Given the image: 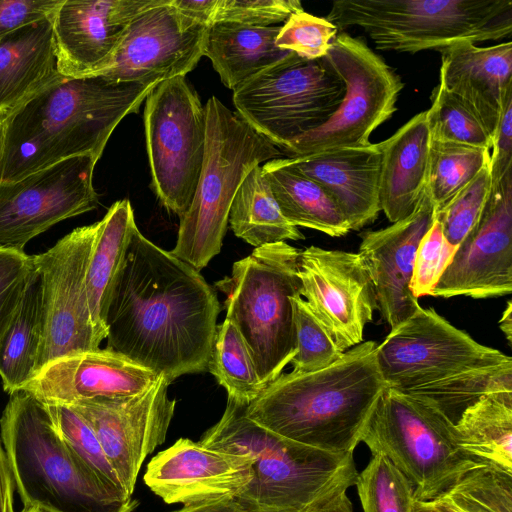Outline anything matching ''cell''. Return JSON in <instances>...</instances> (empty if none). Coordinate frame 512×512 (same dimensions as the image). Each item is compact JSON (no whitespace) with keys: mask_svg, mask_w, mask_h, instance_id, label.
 <instances>
[{"mask_svg":"<svg viewBox=\"0 0 512 512\" xmlns=\"http://www.w3.org/2000/svg\"><path fill=\"white\" fill-rule=\"evenodd\" d=\"M219 313L200 272L136 225L106 313L107 348L172 383L207 370Z\"/></svg>","mask_w":512,"mask_h":512,"instance_id":"cell-1","label":"cell"},{"mask_svg":"<svg viewBox=\"0 0 512 512\" xmlns=\"http://www.w3.org/2000/svg\"><path fill=\"white\" fill-rule=\"evenodd\" d=\"M155 86L59 75L6 118L0 184L75 156L100 159L120 121Z\"/></svg>","mask_w":512,"mask_h":512,"instance_id":"cell-2","label":"cell"},{"mask_svg":"<svg viewBox=\"0 0 512 512\" xmlns=\"http://www.w3.org/2000/svg\"><path fill=\"white\" fill-rule=\"evenodd\" d=\"M377 347L375 341H363L326 368L281 374L247 405V417L288 440L353 453L387 388Z\"/></svg>","mask_w":512,"mask_h":512,"instance_id":"cell-3","label":"cell"},{"mask_svg":"<svg viewBox=\"0 0 512 512\" xmlns=\"http://www.w3.org/2000/svg\"><path fill=\"white\" fill-rule=\"evenodd\" d=\"M247 405L228 397L222 417L199 441L252 458L251 479L235 499L246 512H307L338 488L355 485L353 453L276 435L247 417Z\"/></svg>","mask_w":512,"mask_h":512,"instance_id":"cell-4","label":"cell"},{"mask_svg":"<svg viewBox=\"0 0 512 512\" xmlns=\"http://www.w3.org/2000/svg\"><path fill=\"white\" fill-rule=\"evenodd\" d=\"M1 438L24 508L46 512H133L138 501L108 490L70 451L43 402L10 394Z\"/></svg>","mask_w":512,"mask_h":512,"instance_id":"cell-5","label":"cell"},{"mask_svg":"<svg viewBox=\"0 0 512 512\" xmlns=\"http://www.w3.org/2000/svg\"><path fill=\"white\" fill-rule=\"evenodd\" d=\"M205 113L206 146L200 178L170 251L197 271L220 253L231 204L246 175L283 154L217 97L208 99Z\"/></svg>","mask_w":512,"mask_h":512,"instance_id":"cell-6","label":"cell"},{"mask_svg":"<svg viewBox=\"0 0 512 512\" xmlns=\"http://www.w3.org/2000/svg\"><path fill=\"white\" fill-rule=\"evenodd\" d=\"M325 19L338 32L363 29L377 49L414 54L510 37L512 1L338 0Z\"/></svg>","mask_w":512,"mask_h":512,"instance_id":"cell-7","label":"cell"},{"mask_svg":"<svg viewBox=\"0 0 512 512\" xmlns=\"http://www.w3.org/2000/svg\"><path fill=\"white\" fill-rule=\"evenodd\" d=\"M299 254L286 242L257 247L215 283L225 295L226 319L244 338L265 387L296 354L292 298L301 289Z\"/></svg>","mask_w":512,"mask_h":512,"instance_id":"cell-8","label":"cell"},{"mask_svg":"<svg viewBox=\"0 0 512 512\" xmlns=\"http://www.w3.org/2000/svg\"><path fill=\"white\" fill-rule=\"evenodd\" d=\"M406 477L414 498L435 500L467 471L484 463L458 444L454 425L422 400L387 387L360 438Z\"/></svg>","mask_w":512,"mask_h":512,"instance_id":"cell-9","label":"cell"},{"mask_svg":"<svg viewBox=\"0 0 512 512\" xmlns=\"http://www.w3.org/2000/svg\"><path fill=\"white\" fill-rule=\"evenodd\" d=\"M345 93L343 80L325 57L290 53L233 90L237 114L282 151L323 125Z\"/></svg>","mask_w":512,"mask_h":512,"instance_id":"cell-10","label":"cell"},{"mask_svg":"<svg viewBox=\"0 0 512 512\" xmlns=\"http://www.w3.org/2000/svg\"><path fill=\"white\" fill-rule=\"evenodd\" d=\"M144 130L152 188L169 211H187L202 170L206 113L184 76L157 84L147 95Z\"/></svg>","mask_w":512,"mask_h":512,"instance_id":"cell-11","label":"cell"},{"mask_svg":"<svg viewBox=\"0 0 512 512\" xmlns=\"http://www.w3.org/2000/svg\"><path fill=\"white\" fill-rule=\"evenodd\" d=\"M324 57L344 82L343 99L323 125L283 150L287 157L367 145L372 132L396 111L404 84L364 41L342 32Z\"/></svg>","mask_w":512,"mask_h":512,"instance_id":"cell-12","label":"cell"},{"mask_svg":"<svg viewBox=\"0 0 512 512\" xmlns=\"http://www.w3.org/2000/svg\"><path fill=\"white\" fill-rule=\"evenodd\" d=\"M99 221L77 227L47 251L32 255L42 285V341L37 373L51 361L96 350L102 342L93 327L86 271Z\"/></svg>","mask_w":512,"mask_h":512,"instance_id":"cell-13","label":"cell"},{"mask_svg":"<svg viewBox=\"0 0 512 512\" xmlns=\"http://www.w3.org/2000/svg\"><path fill=\"white\" fill-rule=\"evenodd\" d=\"M512 359L478 343L433 308H420L391 328L377 347V362L387 387L409 389Z\"/></svg>","mask_w":512,"mask_h":512,"instance_id":"cell-14","label":"cell"},{"mask_svg":"<svg viewBox=\"0 0 512 512\" xmlns=\"http://www.w3.org/2000/svg\"><path fill=\"white\" fill-rule=\"evenodd\" d=\"M98 160L75 156L0 184V246L24 252L31 239L53 225L96 209Z\"/></svg>","mask_w":512,"mask_h":512,"instance_id":"cell-15","label":"cell"},{"mask_svg":"<svg viewBox=\"0 0 512 512\" xmlns=\"http://www.w3.org/2000/svg\"><path fill=\"white\" fill-rule=\"evenodd\" d=\"M300 295L342 352L363 342L378 309L367 267L358 253L310 246L300 251Z\"/></svg>","mask_w":512,"mask_h":512,"instance_id":"cell-16","label":"cell"},{"mask_svg":"<svg viewBox=\"0 0 512 512\" xmlns=\"http://www.w3.org/2000/svg\"><path fill=\"white\" fill-rule=\"evenodd\" d=\"M170 384L159 376L152 386L132 397L71 405L92 427L130 497L145 458L165 442L176 405L168 396Z\"/></svg>","mask_w":512,"mask_h":512,"instance_id":"cell-17","label":"cell"},{"mask_svg":"<svg viewBox=\"0 0 512 512\" xmlns=\"http://www.w3.org/2000/svg\"><path fill=\"white\" fill-rule=\"evenodd\" d=\"M208 27L164 0L132 20L112 65L99 76L144 85L185 77L204 54Z\"/></svg>","mask_w":512,"mask_h":512,"instance_id":"cell-18","label":"cell"},{"mask_svg":"<svg viewBox=\"0 0 512 512\" xmlns=\"http://www.w3.org/2000/svg\"><path fill=\"white\" fill-rule=\"evenodd\" d=\"M512 292V170L492 182L485 208L457 246L432 296L486 299Z\"/></svg>","mask_w":512,"mask_h":512,"instance_id":"cell-19","label":"cell"},{"mask_svg":"<svg viewBox=\"0 0 512 512\" xmlns=\"http://www.w3.org/2000/svg\"><path fill=\"white\" fill-rule=\"evenodd\" d=\"M164 0H62L51 15L58 72L99 76L113 63L132 20Z\"/></svg>","mask_w":512,"mask_h":512,"instance_id":"cell-20","label":"cell"},{"mask_svg":"<svg viewBox=\"0 0 512 512\" xmlns=\"http://www.w3.org/2000/svg\"><path fill=\"white\" fill-rule=\"evenodd\" d=\"M251 465L249 456L180 438L151 459L144 482L168 504L235 500L251 479Z\"/></svg>","mask_w":512,"mask_h":512,"instance_id":"cell-21","label":"cell"},{"mask_svg":"<svg viewBox=\"0 0 512 512\" xmlns=\"http://www.w3.org/2000/svg\"><path fill=\"white\" fill-rule=\"evenodd\" d=\"M159 376L112 349L70 354L43 366L21 387L45 404L72 405L138 395Z\"/></svg>","mask_w":512,"mask_h":512,"instance_id":"cell-22","label":"cell"},{"mask_svg":"<svg viewBox=\"0 0 512 512\" xmlns=\"http://www.w3.org/2000/svg\"><path fill=\"white\" fill-rule=\"evenodd\" d=\"M434 219L435 208L426 189L407 218L386 228L361 233L358 254L370 274L378 310L391 328L420 308L410 283L418 246Z\"/></svg>","mask_w":512,"mask_h":512,"instance_id":"cell-23","label":"cell"},{"mask_svg":"<svg viewBox=\"0 0 512 512\" xmlns=\"http://www.w3.org/2000/svg\"><path fill=\"white\" fill-rule=\"evenodd\" d=\"M287 158L299 172L324 188L351 230L377 219L381 211L379 143Z\"/></svg>","mask_w":512,"mask_h":512,"instance_id":"cell-24","label":"cell"},{"mask_svg":"<svg viewBox=\"0 0 512 512\" xmlns=\"http://www.w3.org/2000/svg\"><path fill=\"white\" fill-rule=\"evenodd\" d=\"M439 83L458 97L493 139L512 93V43L479 47L461 42L440 51Z\"/></svg>","mask_w":512,"mask_h":512,"instance_id":"cell-25","label":"cell"},{"mask_svg":"<svg viewBox=\"0 0 512 512\" xmlns=\"http://www.w3.org/2000/svg\"><path fill=\"white\" fill-rule=\"evenodd\" d=\"M431 138L425 111L379 143L380 206L392 223L411 215L427 187Z\"/></svg>","mask_w":512,"mask_h":512,"instance_id":"cell-26","label":"cell"},{"mask_svg":"<svg viewBox=\"0 0 512 512\" xmlns=\"http://www.w3.org/2000/svg\"><path fill=\"white\" fill-rule=\"evenodd\" d=\"M59 75L51 16L12 31L0 40V114L8 117Z\"/></svg>","mask_w":512,"mask_h":512,"instance_id":"cell-27","label":"cell"},{"mask_svg":"<svg viewBox=\"0 0 512 512\" xmlns=\"http://www.w3.org/2000/svg\"><path fill=\"white\" fill-rule=\"evenodd\" d=\"M280 29L214 22L207 30L203 56L210 59L221 82L234 90L291 53L276 46Z\"/></svg>","mask_w":512,"mask_h":512,"instance_id":"cell-28","label":"cell"},{"mask_svg":"<svg viewBox=\"0 0 512 512\" xmlns=\"http://www.w3.org/2000/svg\"><path fill=\"white\" fill-rule=\"evenodd\" d=\"M135 226L128 199L115 202L99 221L86 271V292L91 321L101 341L107 337L105 318L110 297Z\"/></svg>","mask_w":512,"mask_h":512,"instance_id":"cell-29","label":"cell"},{"mask_svg":"<svg viewBox=\"0 0 512 512\" xmlns=\"http://www.w3.org/2000/svg\"><path fill=\"white\" fill-rule=\"evenodd\" d=\"M262 172L285 219L292 225L346 235L350 226L330 195L317 182L299 172L287 157L267 161Z\"/></svg>","mask_w":512,"mask_h":512,"instance_id":"cell-30","label":"cell"},{"mask_svg":"<svg viewBox=\"0 0 512 512\" xmlns=\"http://www.w3.org/2000/svg\"><path fill=\"white\" fill-rule=\"evenodd\" d=\"M42 341V285L34 266L0 344V378L9 395L35 374Z\"/></svg>","mask_w":512,"mask_h":512,"instance_id":"cell-31","label":"cell"},{"mask_svg":"<svg viewBox=\"0 0 512 512\" xmlns=\"http://www.w3.org/2000/svg\"><path fill=\"white\" fill-rule=\"evenodd\" d=\"M454 431L468 455L512 472V391L481 398L465 410Z\"/></svg>","mask_w":512,"mask_h":512,"instance_id":"cell-32","label":"cell"},{"mask_svg":"<svg viewBox=\"0 0 512 512\" xmlns=\"http://www.w3.org/2000/svg\"><path fill=\"white\" fill-rule=\"evenodd\" d=\"M228 223L235 236L255 248L304 239L298 227L282 215L260 165L255 166L238 187Z\"/></svg>","mask_w":512,"mask_h":512,"instance_id":"cell-33","label":"cell"},{"mask_svg":"<svg viewBox=\"0 0 512 512\" xmlns=\"http://www.w3.org/2000/svg\"><path fill=\"white\" fill-rule=\"evenodd\" d=\"M503 391H512V359L401 392L432 406L455 425L481 398Z\"/></svg>","mask_w":512,"mask_h":512,"instance_id":"cell-34","label":"cell"},{"mask_svg":"<svg viewBox=\"0 0 512 512\" xmlns=\"http://www.w3.org/2000/svg\"><path fill=\"white\" fill-rule=\"evenodd\" d=\"M207 370L226 389L228 397L242 403L249 404L265 388L244 338L226 318L217 325Z\"/></svg>","mask_w":512,"mask_h":512,"instance_id":"cell-35","label":"cell"},{"mask_svg":"<svg viewBox=\"0 0 512 512\" xmlns=\"http://www.w3.org/2000/svg\"><path fill=\"white\" fill-rule=\"evenodd\" d=\"M490 161V151L467 145L432 141L427 192L435 211L445 206Z\"/></svg>","mask_w":512,"mask_h":512,"instance_id":"cell-36","label":"cell"},{"mask_svg":"<svg viewBox=\"0 0 512 512\" xmlns=\"http://www.w3.org/2000/svg\"><path fill=\"white\" fill-rule=\"evenodd\" d=\"M435 500L452 512H512V472L491 464L477 466Z\"/></svg>","mask_w":512,"mask_h":512,"instance_id":"cell-37","label":"cell"},{"mask_svg":"<svg viewBox=\"0 0 512 512\" xmlns=\"http://www.w3.org/2000/svg\"><path fill=\"white\" fill-rule=\"evenodd\" d=\"M46 406L59 435L73 455L108 490L122 497L131 498L108 461L95 432L83 416L71 405Z\"/></svg>","mask_w":512,"mask_h":512,"instance_id":"cell-38","label":"cell"},{"mask_svg":"<svg viewBox=\"0 0 512 512\" xmlns=\"http://www.w3.org/2000/svg\"><path fill=\"white\" fill-rule=\"evenodd\" d=\"M432 141L455 143L491 151L492 138L464 103L439 83L425 111Z\"/></svg>","mask_w":512,"mask_h":512,"instance_id":"cell-39","label":"cell"},{"mask_svg":"<svg viewBox=\"0 0 512 512\" xmlns=\"http://www.w3.org/2000/svg\"><path fill=\"white\" fill-rule=\"evenodd\" d=\"M355 485L364 512H412L414 489L406 477L381 454L372 455L357 474Z\"/></svg>","mask_w":512,"mask_h":512,"instance_id":"cell-40","label":"cell"},{"mask_svg":"<svg viewBox=\"0 0 512 512\" xmlns=\"http://www.w3.org/2000/svg\"><path fill=\"white\" fill-rule=\"evenodd\" d=\"M296 354L294 373H309L328 367L344 352L339 350L301 295L293 296Z\"/></svg>","mask_w":512,"mask_h":512,"instance_id":"cell-41","label":"cell"},{"mask_svg":"<svg viewBox=\"0 0 512 512\" xmlns=\"http://www.w3.org/2000/svg\"><path fill=\"white\" fill-rule=\"evenodd\" d=\"M492 187L489 163L445 206L435 211L445 239L458 246L478 222Z\"/></svg>","mask_w":512,"mask_h":512,"instance_id":"cell-42","label":"cell"},{"mask_svg":"<svg viewBox=\"0 0 512 512\" xmlns=\"http://www.w3.org/2000/svg\"><path fill=\"white\" fill-rule=\"evenodd\" d=\"M337 35L338 29L333 23L302 10L292 14L281 25L275 43L282 50L316 60L327 54Z\"/></svg>","mask_w":512,"mask_h":512,"instance_id":"cell-43","label":"cell"},{"mask_svg":"<svg viewBox=\"0 0 512 512\" xmlns=\"http://www.w3.org/2000/svg\"><path fill=\"white\" fill-rule=\"evenodd\" d=\"M456 248L445 239L440 224L434 219L431 228L420 241L415 256L410 283L415 298L431 295Z\"/></svg>","mask_w":512,"mask_h":512,"instance_id":"cell-44","label":"cell"},{"mask_svg":"<svg viewBox=\"0 0 512 512\" xmlns=\"http://www.w3.org/2000/svg\"><path fill=\"white\" fill-rule=\"evenodd\" d=\"M302 10L297 0H219L213 23L269 27L285 23L292 14Z\"/></svg>","mask_w":512,"mask_h":512,"instance_id":"cell-45","label":"cell"},{"mask_svg":"<svg viewBox=\"0 0 512 512\" xmlns=\"http://www.w3.org/2000/svg\"><path fill=\"white\" fill-rule=\"evenodd\" d=\"M32 269V256L0 246V344Z\"/></svg>","mask_w":512,"mask_h":512,"instance_id":"cell-46","label":"cell"},{"mask_svg":"<svg viewBox=\"0 0 512 512\" xmlns=\"http://www.w3.org/2000/svg\"><path fill=\"white\" fill-rule=\"evenodd\" d=\"M62 0H0V40L12 31L52 15Z\"/></svg>","mask_w":512,"mask_h":512,"instance_id":"cell-47","label":"cell"},{"mask_svg":"<svg viewBox=\"0 0 512 512\" xmlns=\"http://www.w3.org/2000/svg\"><path fill=\"white\" fill-rule=\"evenodd\" d=\"M489 167L493 183L512 170V93L505 99L492 139Z\"/></svg>","mask_w":512,"mask_h":512,"instance_id":"cell-48","label":"cell"},{"mask_svg":"<svg viewBox=\"0 0 512 512\" xmlns=\"http://www.w3.org/2000/svg\"><path fill=\"white\" fill-rule=\"evenodd\" d=\"M171 4L189 19L210 26L219 0H171Z\"/></svg>","mask_w":512,"mask_h":512,"instance_id":"cell-49","label":"cell"},{"mask_svg":"<svg viewBox=\"0 0 512 512\" xmlns=\"http://www.w3.org/2000/svg\"><path fill=\"white\" fill-rule=\"evenodd\" d=\"M14 482L5 450L0 444V512H14Z\"/></svg>","mask_w":512,"mask_h":512,"instance_id":"cell-50","label":"cell"},{"mask_svg":"<svg viewBox=\"0 0 512 512\" xmlns=\"http://www.w3.org/2000/svg\"><path fill=\"white\" fill-rule=\"evenodd\" d=\"M348 488L349 486L338 488L307 512H354L352 503L347 496Z\"/></svg>","mask_w":512,"mask_h":512,"instance_id":"cell-51","label":"cell"},{"mask_svg":"<svg viewBox=\"0 0 512 512\" xmlns=\"http://www.w3.org/2000/svg\"><path fill=\"white\" fill-rule=\"evenodd\" d=\"M172 512H246L234 499L222 498L184 505Z\"/></svg>","mask_w":512,"mask_h":512,"instance_id":"cell-52","label":"cell"},{"mask_svg":"<svg viewBox=\"0 0 512 512\" xmlns=\"http://www.w3.org/2000/svg\"><path fill=\"white\" fill-rule=\"evenodd\" d=\"M412 512H452L438 500L420 501L415 499Z\"/></svg>","mask_w":512,"mask_h":512,"instance_id":"cell-53","label":"cell"},{"mask_svg":"<svg viewBox=\"0 0 512 512\" xmlns=\"http://www.w3.org/2000/svg\"><path fill=\"white\" fill-rule=\"evenodd\" d=\"M499 327L504 333L508 343L511 345L512 340V303L507 302V307L504 310L501 319L499 320Z\"/></svg>","mask_w":512,"mask_h":512,"instance_id":"cell-54","label":"cell"},{"mask_svg":"<svg viewBox=\"0 0 512 512\" xmlns=\"http://www.w3.org/2000/svg\"><path fill=\"white\" fill-rule=\"evenodd\" d=\"M6 118L7 117L0 114V162L2 159L5 144Z\"/></svg>","mask_w":512,"mask_h":512,"instance_id":"cell-55","label":"cell"},{"mask_svg":"<svg viewBox=\"0 0 512 512\" xmlns=\"http://www.w3.org/2000/svg\"><path fill=\"white\" fill-rule=\"evenodd\" d=\"M21 512H46V511L32 507V508H23V510Z\"/></svg>","mask_w":512,"mask_h":512,"instance_id":"cell-56","label":"cell"}]
</instances>
